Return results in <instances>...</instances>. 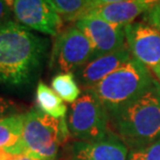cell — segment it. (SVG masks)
<instances>
[{
    "instance_id": "8992f818",
    "label": "cell",
    "mask_w": 160,
    "mask_h": 160,
    "mask_svg": "<svg viewBox=\"0 0 160 160\" xmlns=\"http://www.w3.org/2000/svg\"><path fill=\"white\" fill-rule=\"evenodd\" d=\"M94 58L89 39L76 26H71L56 35L51 54V69L60 72L79 70Z\"/></svg>"
},
{
    "instance_id": "9c48e42d",
    "label": "cell",
    "mask_w": 160,
    "mask_h": 160,
    "mask_svg": "<svg viewBox=\"0 0 160 160\" xmlns=\"http://www.w3.org/2000/svg\"><path fill=\"white\" fill-rule=\"evenodd\" d=\"M12 11L26 28L55 36L60 32L62 19L48 0H12Z\"/></svg>"
},
{
    "instance_id": "7402d4cb",
    "label": "cell",
    "mask_w": 160,
    "mask_h": 160,
    "mask_svg": "<svg viewBox=\"0 0 160 160\" xmlns=\"http://www.w3.org/2000/svg\"><path fill=\"white\" fill-rule=\"evenodd\" d=\"M120 1H124V0H88L87 12L89 11V9H91V8H96V6L105 5V4H111V3H116V2H120ZM86 12H85V13H86Z\"/></svg>"
},
{
    "instance_id": "5bb4252c",
    "label": "cell",
    "mask_w": 160,
    "mask_h": 160,
    "mask_svg": "<svg viewBox=\"0 0 160 160\" xmlns=\"http://www.w3.org/2000/svg\"><path fill=\"white\" fill-rule=\"evenodd\" d=\"M25 114H12L0 121V150L15 147L22 141Z\"/></svg>"
},
{
    "instance_id": "4fadbf2b",
    "label": "cell",
    "mask_w": 160,
    "mask_h": 160,
    "mask_svg": "<svg viewBox=\"0 0 160 160\" xmlns=\"http://www.w3.org/2000/svg\"><path fill=\"white\" fill-rule=\"evenodd\" d=\"M36 102L40 111L55 119L65 118L67 108L55 91L43 82H39L36 88Z\"/></svg>"
},
{
    "instance_id": "7a4b0ae2",
    "label": "cell",
    "mask_w": 160,
    "mask_h": 160,
    "mask_svg": "<svg viewBox=\"0 0 160 160\" xmlns=\"http://www.w3.org/2000/svg\"><path fill=\"white\" fill-rule=\"evenodd\" d=\"M111 131L131 150L160 139V83L110 114Z\"/></svg>"
},
{
    "instance_id": "ba28073f",
    "label": "cell",
    "mask_w": 160,
    "mask_h": 160,
    "mask_svg": "<svg viewBox=\"0 0 160 160\" xmlns=\"http://www.w3.org/2000/svg\"><path fill=\"white\" fill-rule=\"evenodd\" d=\"M74 26L89 39L94 50V58L127 47L124 26L116 25L93 16L82 17L77 20Z\"/></svg>"
},
{
    "instance_id": "44dd1931",
    "label": "cell",
    "mask_w": 160,
    "mask_h": 160,
    "mask_svg": "<svg viewBox=\"0 0 160 160\" xmlns=\"http://www.w3.org/2000/svg\"><path fill=\"white\" fill-rule=\"evenodd\" d=\"M11 9L12 6L5 0H0V25L11 21V20H8Z\"/></svg>"
},
{
    "instance_id": "8fae6325",
    "label": "cell",
    "mask_w": 160,
    "mask_h": 160,
    "mask_svg": "<svg viewBox=\"0 0 160 160\" xmlns=\"http://www.w3.org/2000/svg\"><path fill=\"white\" fill-rule=\"evenodd\" d=\"M131 58L132 56L128 47L93 58L78 70V78L81 85L85 88V90L90 89Z\"/></svg>"
},
{
    "instance_id": "277c9868",
    "label": "cell",
    "mask_w": 160,
    "mask_h": 160,
    "mask_svg": "<svg viewBox=\"0 0 160 160\" xmlns=\"http://www.w3.org/2000/svg\"><path fill=\"white\" fill-rule=\"evenodd\" d=\"M66 118L55 119L39 108L25 114L22 141L23 155H31L42 160H55L59 147L69 137Z\"/></svg>"
},
{
    "instance_id": "9a60e30c",
    "label": "cell",
    "mask_w": 160,
    "mask_h": 160,
    "mask_svg": "<svg viewBox=\"0 0 160 160\" xmlns=\"http://www.w3.org/2000/svg\"><path fill=\"white\" fill-rule=\"evenodd\" d=\"M52 89L63 101L73 103L81 96V89L72 72H59L53 78Z\"/></svg>"
},
{
    "instance_id": "d6986e66",
    "label": "cell",
    "mask_w": 160,
    "mask_h": 160,
    "mask_svg": "<svg viewBox=\"0 0 160 160\" xmlns=\"http://www.w3.org/2000/svg\"><path fill=\"white\" fill-rule=\"evenodd\" d=\"M13 107L15 105H13L12 100H8L4 97L0 96V121L11 115L13 110Z\"/></svg>"
},
{
    "instance_id": "52a82bcc",
    "label": "cell",
    "mask_w": 160,
    "mask_h": 160,
    "mask_svg": "<svg viewBox=\"0 0 160 160\" xmlns=\"http://www.w3.org/2000/svg\"><path fill=\"white\" fill-rule=\"evenodd\" d=\"M126 43L131 56L160 80V30L146 22H133L124 27Z\"/></svg>"
},
{
    "instance_id": "7c38bea8",
    "label": "cell",
    "mask_w": 160,
    "mask_h": 160,
    "mask_svg": "<svg viewBox=\"0 0 160 160\" xmlns=\"http://www.w3.org/2000/svg\"><path fill=\"white\" fill-rule=\"evenodd\" d=\"M160 0H124V1L96 6L89 9L85 16H93L120 26L133 23L138 16L148 12ZM84 17V16H83Z\"/></svg>"
},
{
    "instance_id": "6da1fadb",
    "label": "cell",
    "mask_w": 160,
    "mask_h": 160,
    "mask_svg": "<svg viewBox=\"0 0 160 160\" xmlns=\"http://www.w3.org/2000/svg\"><path fill=\"white\" fill-rule=\"evenodd\" d=\"M48 40L18 22L0 25V85L19 87L31 82L46 56Z\"/></svg>"
},
{
    "instance_id": "30bf717a",
    "label": "cell",
    "mask_w": 160,
    "mask_h": 160,
    "mask_svg": "<svg viewBox=\"0 0 160 160\" xmlns=\"http://www.w3.org/2000/svg\"><path fill=\"white\" fill-rule=\"evenodd\" d=\"M128 147L110 130L101 141L73 142L68 160H128Z\"/></svg>"
},
{
    "instance_id": "3957f363",
    "label": "cell",
    "mask_w": 160,
    "mask_h": 160,
    "mask_svg": "<svg viewBox=\"0 0 160 160\" xmlns=\"http://www.w3.org/2000/svg\"><path fill=\"white\" fill-rule=\"evenodd\" d=\"M152 72L133 57L90 89L108 115L137 99L156 84Z\"/></svg>"
},
{
    "instance_id": "e0dca14e",
    "label": "cell",
    "mask_w": 160,
    "mask_h": 160,
    "mask_svg": "<svg viewBox=\"0 0 160 160\" xmlns=\"http://www.w3.org/2000/svg\"><path fill=\"white\" fill-rule=\"evenodd\" d=\"M128 160H160V139L146 147L130 150Z\"/></svg>"
},
{
    "instance_id": "5b68a950",
    "label": "cell",
    "mask_w": 160,
    "mask_h": 160,
    "mask_svg": "<svg viewBox=\"0 0 160 160\" xmlns=\"http://www.w3.org/2000/svg\"><path fill=\"white\" fill-rule=\"evenodd\" d=\"M66 122L70 137L79 142L101 141L110 132V115L107 108L88 90L69 105Z\"/></svg>"
},
{
    "instance_id": "603a6c76",
    "label": "cell",
    "mask_w": 160,
    "mask_h": 160,
    "mask_svg": "<svg viewBox=\"0 0 160 160\" xmlns=\"http://www.w3.org/2000/svg\"><path fill=\"white\" fill-rule=\"evenodd\" d=\"M159 83H160V80H159Z\"/></svg>"
},
{
    "instance_id": "ffe728a7",
    "label": "cell",
    "mask_w": 160,
    "mask_h": 160,
    "mask_svg": "<svg viewBox=\"0 0 160 160\" xmlns=\"http://www.w3.org/2000/svg\"><path fill=\"white\" fill-rule=\"evenodd\" d=\"M0 160H42L31 155H12L0 150Z\"/></svg>"
},
{
    "instance_id": "2e32d148",
    "label": "cell",
    "mask_w": 160,
    "mask_h": 160,
    "mask_svg": "<svg viewBox=\"0 0 160 160\" xmlns=\"http://www.w3.org/2000/svg\"><path fill=\"white\" fill-rule=\"evenodd\" d=\"M62 21H74L87 12L88 0H48Z\"/></svg>"
},
{
    "instance_id": "ac0fdd59",
    "label": "cell",
    "mask_w": 160,
    "mask_h": 160,
    "mask_svg": "<svg viewBox=\"0 0 160 160\" xmlns=\"http://www.w3.org/2000/svg\"><path fill=\"white\" fill-rule=\"evenodd\" d=\"M145 22L160 30V1L144 13Z\"/></svg>"
}]
</instances>
